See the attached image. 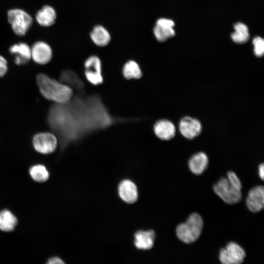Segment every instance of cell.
Here are the masks:
<instances>
[{
	"mask_svg": "<svg viewBox=\"0 0 264 264\" xmlns=\"http://www.w3.org/2000/svg\"><path fill=\"white\" fill-rule=\"evenodd\" d=\"M85 92L77 93L64 104H59L56 126L63 148L71 142L81 140L98 131L104 130L117 123L135 120L114 116L96 94L85 96Z\"/></svg>",
	"mask_w": 264,
	"mask_h": 264,
	"instance_id": "obj_1",
	"label": "cell"
},
{
	"mask_svg": "<svg viewBox=\"0 0 264 264\" xmlns=\"http://www.w3.org/2000/svg\"><path fill=\"white\" fill-rule=\"evenodd\" d=\"M36 79L41 93L48 100L64 104L73 96V90L70 87L44 74H39Z\"/></svg>",
	"mask_w": 264,
	"mask_h": 264,
	"instance_id": "obj_2",
	"label": "cell"
},
{
	"mask_svg": "<svg viewBox=\"0 0 264 264\" xmlns=\"http://www.w3.org/2000/svg\"><path fill=\"white\" fill-rule=\"evenodd\" d=\"M203 225L201 217L197 213H192L185 222L177 225L176 230V236L184 243L194 242L200 236Z\"/></svg>",
	"mask_w": 264,
	"mask_h": 264,
	"instance_id": "obj_3",
	"label": "cell"
},
{
	"mask_svg": "<svg viewBox=\"0 0 264 264\" xmlns=\"http://www.w3.org/2000/svg\"><path fill=\"white\" fill-rule=\"evenodd\" d=\"M7 18L12 31L19 36L25 35L33 23L31 15L19 8L9 9L7 12Z\"/></svg>",
	"mask_w": 264,
	"mask_h": 264,
	"instance_id": "obj_4",
	"label": "cell"
},
{
	"mask_svg": "<svg viewBox=\"0 0 264 264\" xmlns=\"http://www.w3.org/2000/svg\"><path fill=\"white\" fill-rule=\"evenodd\" d=\"M213 190L224 202L229 204L236 203L242 199L241 190L230 184L226 177L220 178L214 185Z\"/></svg>",
	"mask_w": 264,
	"mask_h": 264,
	"instance_id": "obj_5",
	"label": "cell"
},
{
	"mask_svg": "<svg viewBox=\"0 0 264 264\" xmlns=\"http://www.w3.org/2000/svg\"><path fill=\"white\" fill-rule=\"evenodd\" d=\"M32 142L35 150L43 154L53 153L56 150L58 144L56 136L50 132L36 134L33 138Z\"/></svg>",
	"mask_w": 264,
	"mask_h": 264,
	"instance_id": "obj_6",
	"label": "cell"
},
{
	"mask_svg": "<svg viewBox=\"0 0 264 264\" xmlns=\"http://www.w3.org/2000/svg\"><path fill=\"white\" fill-rule=\"evenodd\" d=\"M245 257L243 249L237 243L230 242L221 249L219 259L222 264H241Z\"/></svg>",
	"mask_w": 264,
	"mask_h": 264,
	"instance_id": "obj_7",
	"label": "cell"
},
{
	"mask_svg": "<svg viewBox=\"0 0 264 264\" xmlns=\"http://www.w3.org/2000/svg\"><path fill=\"white\" fill-rule=\"evenodd\" d=\"M84 67L85 77L90 84L97 86L103 82L102 64L99 57L95 55L89 57L85 61Z\"/></svg>",
	"mask_w": 264,
	"mask_h": 264,
	"instance_id": "obj_8",
	"label": "cell"
},
{
	"mask_svg": "<svg viewBox=\"0 0 264 264\" xmlns=\"http://www.w3.org/2000/svg\"><path fill=\"white\" fill-rule=\"evenodd\" d=\"M31 59L37 64L45 65L52 58L53 52L50 46L47 43L39 41L31 47Z\"/></svg>",
	"mask_w": 264,
	"mask_h": 264,
	"instance_id": "obj_9",
	"label": "cell"
},
{
	"mask_svg": "<svg viewBox=\"0 0 264 264\" xmlns=\"http://www.w3.org/2000/svg\"><path fill=\"white\" fill-rule=\"evenodd\" d=\"M246 204L250 211L256 213L261 211L264 206V188L259 185L252 188L246 198Z\"/></svg>",
	"mask_w": 264,
	"mask_h": 264,
	"instance_id": "obj_10",
	"label": "cell"
},
{
	"mask_svg": "<svg viewBox=\"0 0 264 264\" xmlns=\"http://www.w3.org/2000/svg\"><path fill=\"white\" fill-rule=\"evenodd\" d=\"M179 129L184 137L191 139L200 134L202 127L198 120L186 116L182 118L180 121Z\"/></svg>",
	"mask_w": 264,
	"mask_h": 264,
	"instance_id": "obj_11",
	"label": "cell"
},
{
	"mask_svg": "<svg viewBox=\"0 0 264 264\" xmlns=\"http://www.w3.org/2000/svg\"><path fill=\"white\" fill-rule=\"evenodd\" d=\"M118 195L126 203L132 204L138 199V191L135 183L130 179H124L119 184Z\"/></svg>",
	"mask_w": 264,
	"mask_h": 264,
	"instance_id": "obj_12",
	"label": "cell"
},
{
	"mask_svg": "<svg viewBox=\"0 0 264 264\" xmlns=\"http://www.w3.org/2000/svg\"><path fill=\"white\" fill-rule=\"evenodd\" d=\"M174 22L169 19L161 18L158 19L154 29L156 39L160 42H164L174 36L175 32L173 27Z\"/></svg>",
	"mask_w": 264,
	"mask_h": 264,
	"instance_id": "obj_13",
	"label": "cell"
},
{
	"mask_svg": "<svg viewBox=\"0 0 264 264\" xmlns=\"http://www.w3.org/2000/svg\"><path fill=\"white\" fill-rule=\"evenodd\" d=\"M57 13L55 9L49 5H44L36 13L35 19L42 27H49L55 22Z\"/></svg>",
	"mask_w": 264,
	"mask_h": 264,
	"instance_id": "obj_14",
	"label": "cell"
},
{
	"mask_svg": "<svg viewBox=\"0 0 264 264\" xmlns=\"http://www.w3.org/2000/svg\"><path fill=\"white\" fill-rule=\"evenodd\" d=\"M9 52L15 55L14 62L18 65L25 64L31 59V47L25 43L13 44L10 46Z\"/></svg>",
	"mask_w": 264,
	"mask_h": 264,
	"instance_id": "obj_15",
	"label": "cell"
},
{
	"mask_svg": "<svg viewBox=\"0 0 264 264\" xmlns=\"http://www.w3.org/2000/svg\"><path fill=\"white\" fill-rule=\"evenodd\" d=\"M154 131L157 137L161 140H169L175 136L176 128L171 121L166 119L157 121L154 125Z\"/></svg>",
	"mask_w": 264,
	"mask_h": 264,
	"instance_id": "obj_16",
	"label": "cell"
},
{
	"mask_svg": "<svg viewBox=\"0 0 264 264\" xmlns=\"http://www.w3.org/2000/svg\"><path fill=\"white\" fill-rule=\"evenodd\" d=\"M155 233L153 230H138L134 235V243L139 249L148 250L154 245Z\"/></svg>",
	"mask_w": 264,
	"mask_h": 264,
	"instance_id": "obj_17",
	"label": "cell"
},
{
	"mask_svg": "<svg viewBox=\"0 0 264 264\" xmlns=\"http://www.w3.org/2000/svg\"><path fill=\"white\" fill-rule=\"evenodd\" d=\"M62 82L70 87L77 93H83L85 91V85L78 75L72 70L64 71L61 74Z\"/></svg>",
	"mask_w": 264,
	"mask_h": 264,
	"instance_id": "obj_18",
	"label": "cell"
},
{
	"mask_svg": "<svg viewBox=\"0 0 264 264\" xmlns=\"http://www.w3.org/2000/svg\"><path fill=\"white\" fill-rule=\"evenodd\" d=\"M208 158L203 152H198L193 155L189 160L190 170L195 175L202 174L207 168Z\"/></svg>",
	"mask_w": 264,
	"mask_h": 264,
	"instance_id": "obj_19",
	"label": "cell"
},
{
	"mask_svg": "<svg viewBox=\"0 0 264 264\" xmlns=\"http://www.w3.org/2000/svg\"><path fill=\"white\" fill-rule=\"evenodd\" d=\"M90 35L93 42L99 46L107 45L110 40L109 32L101 25L94 27Z\"/></svg>",
	"mask_w": 264,
	"mask_h": 264,
	"instance_id": "obj_20",
	"label": "cell"
},
{
	"mask_svg": "<svg viewBox=\"0 0 264 264\" xmlns=\"http://www.w3.org/2000/svg\"><path fill=\"white\" fill-rule=\"evenodd\" d=\"M18 220L9 210H3L0 212V229L4 232L13 231L17 224Z\"/></svg>",
	"mask_w": 264,
	"mask_h": 264,
	"instance_id": "obj_21",
	"label": "cell"
},
{
	"mask_svg": "<svg viewBox=\"0 0 264 264\" xmlns=\"http://www.w3.org/2000/svg\"><path fill=\"white\" fill-rule=\"evenodd\" d=\"M123 76L126 79H138L142 76V72L138 64L133 60L127 62L122 69Z\"/></svg>",
	"mask_w": 264,
	"mask_h": 264,
	"instance_id": "obj_22",
	"label": "cell"
},
{
	"mask_svg": "<svg viewBox=\"0 0 264 264\" xmlns=\"http://www.w3.org/2000/svg\"><path fill=\"white\" fill-rule=\"evenodd\" d=\"M235 32L231 34L232 40L238 44H243L249 39V30L247 26L242 23H236L234 26Z\"/></svg>",
	"mask_w": 264,
	"mask_h": 264,
	"instance_id": "obj_23",
	"label": "cell"
},
{
	"mask_svg": "<svg viewBox=\"0 0 264 264\" xmlns=\"http://www.w3.org/2000/svg\"><path fill=\"white\" fill-rule=\"evenodd\" d=\"M29 174L34 180L38 182H45L48 179L49 176L46 167L41 164L32 166L29 169Z\"/></svg>",
	"mask_w": 264,
	"mask_h": 264,
	"instance_id": "obj_24",
	"label": "cell"
},
{
	"mask_svg": "<svg viewBox=\"0 0 264 264\" xmlns=\"http://www.w3.org/2000/svg\"><path fill=\"white\" fill-rule=\"evenodd\" d=\"M254 46V52L257 57H261L264 53V41L260 37H255L253 41Z\"/></svg>",
	"mask_w": 264,
	"mask_h": 264,
	"instance_id": "obj_25",
	"label": "cell"
},
{
	"mask_svg": "<svg viewBox=\"0 0 264 264\" xmlns=\"http://www.w3.org/2000/svg\"><path fill=\"white\" fill-rule=\"evenodd\" d=\"M226 178L230 184L235 187L241 190L242 187L241 182L237 175L234 172H228Z\"/></svg>",
	"mask_w": 264,
	"mask_h": 264,
	"instance_id": "obj_26",
	"label": "cell"
},
{
	"mask_svg": "<svg viewBox=\"0 0 264 264\" xmlns=\"http://www.w3.org/2000/svg\"><path fill=\"white\" fill-rule=\"evenodd\" d=\"M7 62L4 57L0 55V77L3 76L7 71Z\"/></svg>",
	"mask_w": 264,
	"mask_h": 264,
	"instance_id": "obj_27",
	"label": "cell"
},
{
	"mask_svg": "<svg viewBox=\"0 0 264 264\" xmlns=\"http://www.w3.org/2000/svg\"><path fill=\"white\" fill-rule=\"evenodd\" d=\"M45 264H65V263L59 257H54L49 259Z\"/></svg>",
	"mask_w": 264,
	"mask_h": 264,
	"instance_id": "obj_28",
	"label": "cell"
},
{
	"mask_svg": "<svg viewBox=\"0 0 264 264\" xmlns=\"http://www.w3.org/2000/svg\"><path fill=\"white\" fill-rule=\"evenodd\" d=\"M258 172L260 177L263 180L264 177V166L263 163H262L259 165Z\"/></svg>",
	"mask_w": 264,
	"mask_h": 264,
	"instance_id": "obj_29",
	"label": "cell"
}]
</instances>
